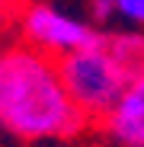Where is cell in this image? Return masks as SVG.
<instances>
[{
  "mask_svg": "<svg viewBox=\"0 0 144 147\" xmlns=\"http://www.w3.org/2000/svg\"><path fill=\"white\" fill-rule=\"evenodd\" d=\"M87 115L61 80L58 58L32 45L0 48V128L26 141L74 138Z\"/></svg>",
  "mask_w": 144,
  "mask_h": 147,
  "instance_id": "cell-1",
  "label": "cell"
},
{
  "mask_svg": "<svg viewBox=\"0 0 144 147\" xmlns=\"http://www.w3.org/2000/svg\"><path fill=\"white\" fill-rule=\"evenodd\" d=\"M58 70L67 86V96L87 118H106L115 109V102L122 99L125 86L131 83V74L109 51L106 32L99 45L58 58Z\"/></svg>",
  "mask_w": 144,
  "mask_h": 147,
  "instance_id": "cell-2",
  "label": "cell"
},
{
  "mask_svg": "<svg viewBox=\"0 0 144 147\" xmlns=\"http://www.w3.org/2000/svg\"><path fill=\"white\" fill-rule=\"evenodd\" d=\"M22 35L29 38L32 48L51 58H64L70 51L93 48L103 42V32L90 19L67 13L61 7H51V3H32L22 13Z\"/></svg>",
  "mask_w": 144,
  "mask_h": 147,
  "instance_id": "cell-3",
  "label": "cell"
},
{
  "mask_svg": "<svg viewBox=\"0 0 144 147\" xmlns=\"http://www.w3.org/2000/svg\"><path fill=\"white\" fill-rule=\"evenodd\" d=\"M103 121L106 141L112 147H144V74L131 77L122 99Z\"/></svg>",
  "mask_w": 144,
  "mask_h": 147,
  "instance_id": "cell-4",
  "label": "cell"
},
{
  "mask_svg": "<svg viewBox=\"0 0 144 147\" xmlns=\"http://www.w3.org/2000/svg\"><path fill=\"white\" fill-rule=\"evenodd\" d=\"M106 45L109 51L118 58V64H122L131 77H138V74H144V35L128 29V32H112L106 35Z\"/></svg>",
  "mask_w": 144,
  "mask_h": 147,
  "instance_id": "cell-5",
  "label": "cell"
},
{
  "mask_svg": "<svg viewBox=\"0 0 144 147\" xmlns=\"http://www.w3.org/2000/svg\"><path fill=\"white\" fill-rule=\"evenodd\" d=\"M115 19L128 26H144V0H115Z\"/></svg>",
  "mask_w": 144,
  "mask_h": 147,
  "instance_id": "cell-6",
  "label": "cell"
},
{
  "mask_svg": "<svg viewBox=\"0 0 144 147\" xmlns=\"http://www.w3.org/2000/svg\"><path fill=\"white\" fill-rule=\"evenodd\" d=\"M87 13H90V22L109 26V22H115V0H87Z\"/></svg>",
  "mask_w": 144,
  "mask_h": 147,
  "instance_id": "cell-7",
  "label": "cell"
},
{
  "mask_svg": "<svg viewBox=\"0 0 144 147\" xmlns=\"http://www.w3.org/2000/svg\"><path fill=\"white\" fill-rule=\"evenodd\" d=\"M7 3H10V0H0V10H3V7H7Z\"/></svg>",
  "mask_w": 144,
  "mask_h": 147,
  "instance_id": "cell-8",
  "label": "cell"
}]
</instances>
